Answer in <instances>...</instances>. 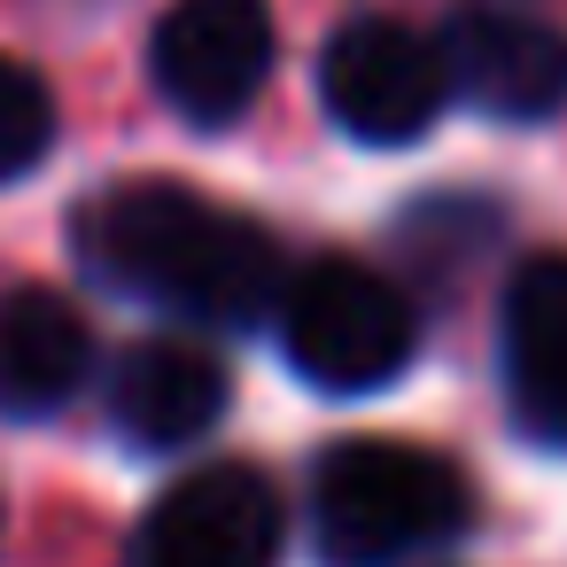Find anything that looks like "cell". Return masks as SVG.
<instances>
[{
  "mask_svg": "<svg viewBox=\"0 0 567 567\" xmlns=\"http://www.w3.org/2000/svg\"><path fill=\"white\" fill-rule=\"evenodd\" d=\"M79 257L117 296L164 303L195 327H257L288 296L280 241L195 187L133 179L79 210Z\"/></svg>",
  "mask_w": 567,
  "mask_h": 567,
  "instance_id": "cell-1",
  "label": "cell"
},
{
  "mask_svg": "<svg viewBox=\"0 0 567 567\" xmlns=\"http://www.w3.org/2000/svg\"><path fill=\"white\" fill-rule=\"evenodd\" d=\"M474 489L443 451L396 435H350L311 474V544L327 567H404L466 536Z\"/></svg>",
  "mask_w": 567,
  "mask_h": 567,
  "instance_id": "cell-2",
  "label": "cell"
},
{
  "mask_svg": "<svg viewBox=\"0 0 567 567\" xmlns=\"http://www.w3.org/2000/svg\"><path fill=\"white\" fill-rule=\"evenodd\" d=\"M412 342H420L412 296L358 257H319L280 296V350L327 396L389 389L412 365Z\"/></svg>",
  "mask_w": 567,
  "mask_h": 567,
  "instance_id": "cell-3",
  "label": "cell"
},
{
  "mask_svg": "<svg viewBox=\"0 0 567 567\" xmlns=\"http://www.w3.org/2000/svg\"><path fill=\"white\" fill-rule=\"evenodd\" d=\"M319 102L327 117L365 148H412L435 133L451 102L443 48L396 17H350L319 55Z\"/></svg>",
  "mask_w": 567,
  "mask_h": 567,
  "instance_id": "cell-4",
  "label": "cell"
},
{
  "mask_svg": "<svg viewBox=\"0 0 567 567\" xmlns=\"http://www.w3.org/2000/svg\"><path fill=\"white\" fill-rule=\"evenodd\" d=\"M272 9L265 0H172L148 40L156 94L187 125H234L272 79Z\"/></svg>",
  "mask_w": 567,
  "mask_h": 567,
  "instance_id": "cell-5",
  "label": "cell"
},
{
  "mask_svg": "<svg viewBox=\"0 0 567 567\" xmlns=\"http://www.w3.org/2000/svg\"><path fill=\"white\" fill-rule=\"evenodd\" d=\"M125 567H280V497L257 466H195L179 474L148 520L133 528Z\"/></svg>",
  "mask_w": 567,
  "mask_h": 567,
  "instance_id": "cell-6",
  "label": "cell"
},
{
  "mask_svg": "<svg viewBox=\"0 0 567 567\" xmlns=\"http://www.w3.org/2000/svg\"><path fill=\"white\" fill-rule=\"evenodd\" d=\"M435 48H443L451 94H466L474 110H489L505 125H544L567 110V32H551L536 17L458 9Z\"/></svg>",
  "mask_w": 567,
  "mask_h": 567,
  "instance_id": "cell-7",
  "label": "cell"
},
{
  "mask_svg": "<svg viewBox=\"0 0 567 567\" xmlns=\"http://www.w3.org/2000/svg\"><path fill=\"white\" fill-rule=\"evenodd\" d=\"M497 365L513 427L544 451H567V257H528L497 311Z\"/></svg>",
  "mask_w": 567,
  "mask_h": 567,
  "instance_id": "cell-8",
  "label": "cell"
},
{
  "mask_svg": "<svg viewBox=\"0 0 567 567\" xmlns=\"http://www.w3.org/2000/svg\"><path fill=\"white\" fill-rule=\"evenodd\" d=\"M110 420L141 451H187L226 420V365L179 334L133 342L117 358V381H110Z\"/></svg>",
  "mask_w": 567,
  "mask_h": 567,
  "instance_id": "cell-9",
  "label": "cell"
},
{
  "mask_svg": "<svg viewBox=\"0 0 567 567\" xmlns=\"http://www.w3.org/2000/svg\"><path fill=\"white\" fill-rule=\"evenodd\" d=\"M86 373H94V334L71 296H55V288L0 296V412L48 420L86 389Z\"/></svg>",
  "mask_w": 567,
  "mask_h": 567,
  "instance_id": "cell-10",
  "label": "cell"
},
{
  "mask_svg": "<svg viewBox=\"0 0 567 567\" xmlns=\"http://www.w3.org/2000/svg\"><path fill=\"white\" fill-rule=\"evenodd\" d=\"M55 148V94L32 63L0 55V179H24Z\"/></svg>",
  "mask_w": 567,
  "mask_h": 567,
  "instance_id": "cell-11",
  "label": "cell"
}]
</instances>
